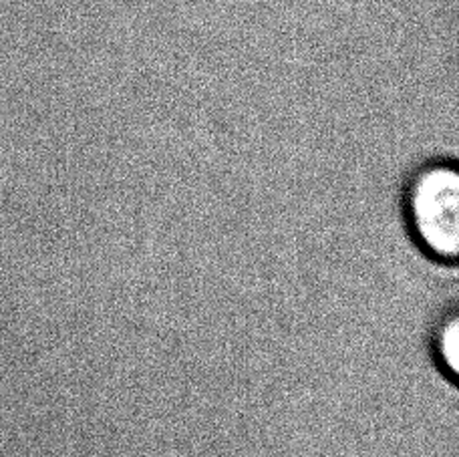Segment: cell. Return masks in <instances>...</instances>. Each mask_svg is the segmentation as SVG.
Listing matches in <instances>:
<instances>
[{
  "label": "cell",
  "mask_w": 459,
  "mask_h": 457,
  "mask_svg": "<svg viewBox=\"0 0 459 457\" xmlns=\"http://www.w3.org/2000/svg\"><path fill=\"white\" fill-rule=\"evenodd\" d=\"M405 222L423 254L455 266L459 252V171L454 160H433L409 177Z\"/></svg>",
  "instance_id": "1"
},
{
  "label": "cell",
  "mask_w": 459,
  "mask_h": 457,
  "mask_svg": "<svg viewBox=\"0 0 459 457\" xmlns=\"http://www.w3.org/2000/svg\"><path fill=\"white\" fill-rule=\"evenodd\" d=\"M459 318L454 310L452 315L444 316L436 331H433V357H436L437 366L444 369L447 379L455 383L457 381V369H459Z\"/></svg>",
  "instance_id": "2"
}]
</instances>
